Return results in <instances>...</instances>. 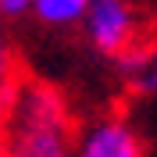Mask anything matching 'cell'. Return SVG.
<instances>
[{"label": "cell", "mask_w": 157, "mask_h": 157, "mask_svg": "<svg viewBox=\"0 0 157 157\" xmlns=\"http://www.w3.org/2000/svg\"><path fill=\"white\" fill-rule=\"evenodd\" d=\"M0 157H7V154H4V147H0Z\"/></svg>", "instance_id": "9c48e42d"}, {"label": "cell", "mask_w": 157, "mask_h": 157, "mask_svg": "<svg viewBox=\"0 0 157 157\" xmlns=\"http://www.w3.org/2000/svg\"><path fill=\"white\" fill-rule=\"evenodd\" d=\"M29 11V0H0V14L4 18H18Z\"/></svg>", "instance_id": "52a82bcc"}, {"label": "cell", "mask_w": 157, "mask_h": 157, "mask_svg": "<svg viewBox=\"0 0 157 157\" xmlns=\"http://www.w3.org/2000/svg\"><path fill=\"white\" fill-rule=\"evenodd\" d=\"M82 21H86L89 43L100 54L118 57L136 43V11L128 0H89Z\"/></svg>", "instance_id": "7a4b0ae2"}, {"label": "cell", "mask_w": 157, "mask_h": 157, "mask_svg": "<svg viewBox=\"0 0 157 157\" xmlns=\"http://www.w3.org/2000/svg\"><path fill=\"white\" fill-rule=\"evenodd\" d=\"M132 86H136V93H157V54H150L147 64L132 75Z\"/></svg>", "instance_id": "5b68a950"}, {"label": "cell", "mask_w": 157, "mask_h": 157, "mask_svg": "<svg viewBox=\"0 0 157 157\" xmlns=\"http://www.w3.org/2000/svg\"><path fill=\"white\" fill-rule=\"evenodd\" d=\"M11 78H14V57H11L7 43L0 39V86H7Z\"/></svg>", "instance_id": "8992f818"}, {"label": "cell", "mask_w": 157, "mask_h": 157, "mask_svg": "<svg viewBox=\"0 0 157 157\" xmlns=\"http://www.w3.org/2000/svg\"><path fill=\"white\" fill-rule=\"evenodd\" d=\"M7 157H71V114L54 86L14 75L7 82V114L0 125Z\"/></svg>", "instance_id": "6da1fadb"}, {"label": "cell", "mask_w": 157, "mask_h": 157, "mask_svg": "<svg viewBox=\"0 0 157 157\" xmlns=\"http://www.w3.org/2000/svg\"><path fill=\"white\" fill-rule=\"evenodd\" d=\"M89 0H29V11L47 25H75L82 21Z\"/></svg>", "instance_id": "277c9868"}, {"label": "cell", "mask_w": 157, "mask_h": 157, "mask_svg": "<svg viewBox=\"0 0 157 157\" xmlns=\"http://www.w3.org/2000/svg\"><path fill=\"white\" fill-rule=\"evenodd\" d=\"M78 157H147V150L128 121L107 118L86 132V139L78 143Z\"/></svg>", "instance_id": "3957f363"}, {"label": "cell", "mask_w": 157, "mask_h": 157, "mask_svg": "<svg viewBox=\"0 0 157 157\" xmlns=\"http://www.w3.org/2000/svg\"><path fill=\"white\" fill-rule=\"evenodd\" d=\"M4 114H7V86H0V125H4Z\"/></svg>", "instance_id": "ba28073f"}]
</instances>
